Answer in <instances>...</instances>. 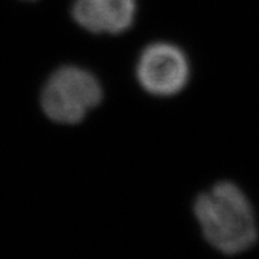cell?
<instances>
[{
    "label": "cell",
    "mask_w": 259,
    "mask_h": 259,
    "mask_svg": "<svg viewBox=\"0 0 259 259\" xmlns=\"http://www.w3.org/2000/svg\"><path fill=\"white\" fill-rule=\"evenodd\" d=\"M194 217L205 241L225 255L247 251L258 241V226L249 198L230 181H221L198 194Z\"/></svg>",
    "instance_id": "obj_1"
},
{
    "label": "cell",
    "mask_w": 259,
    "mask_h": 259,
    "mask_svg": "<svg viewBox=\"0 0 259 259\" xmlns=\"http://www.w3.org/2000/svg\"><path fill=\"white\" fill-rule=\"evenodd\" d=\"M102 99V85L92 72L77 66H61L45 82L40 103L52 122L77 124Z\"/></svg>",
    "instance_id": "obj_2"
},
{
    "label": "cell",
    "mask_w": 259,
    "mask_h": 259,
    "mask_svg": "<svg viewBox=\"0 0 259 259\" xmlns=\"http://www.w3.org/2000/svg\"><path fill=\"white\" fill-rule=\"evenodd\" d=\"M139 85L155 97L176 96L189 81V62L179 47L168 42L148 45L137 65Z\"/></svg>",
    "instance_id": "obj_3"
},
{
    "label": "cell",
    "mask_w": 259,
    "mask_h": 259,
    "mask_svg": "<svg viewBox=\"0 0 259 259\" xmlns=\"http://www.w3.org/2000/svg\"><path fill=\"white\" fill-rule=\"evenodd\" d=\"M137 0H74L72 16L90 33L120 34L133 27Z\"/></svg>",
    "instance_id": "obj_4"
},
{
    "label": "cell",
    "mask_w": 259,
    "mask_h": 259,
    "mask_svg": "<svg viewBox=\"0 0 259 259\" xmlns=\"http://www.w3.org/2000/svg\"><path fill=\"white\" fill-rule=\"evenodd\" d=\"M28 2H32V0H28Z\"/></svg>",
    "instance_id": "obj_5"
}]
</instances>
